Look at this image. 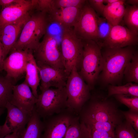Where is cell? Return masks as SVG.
Instances as JSON below:
<instances>
[{
    "label": "cell",
    "mask_w": 138,
    "mask_h": 138,
    "mask_svg": "<svg viewBox=\"0 0 138 138\" xmlns=\"http://www.w3.org/2000/svg\"><path fill=\"white\" fill-rule=\"evenodd\" d=\"M80 121L88 130H98L114 134L116 127L123 120L121 110L107 97L91 96L79 113Z\"/></svg>",
    "instance_id": "1"
},
{
    "label": "cell",
    "mask_w": 138,
    "mask_h": 138,
    "mask_svg": "<svg viewBox=\"0 0 138 138\" xmlns=\"http://www.w3.org/2000/svg\"><path fill=\"white\" fill-rule=\"evenodd\" d=\"M134 46L102 48L103 66L100 75L102 84L114 85L121 81L125 68L136 51Z\"/></svg>",
    "instance_id": "2"
},
{
    "label": "cell",
    "mask_w": 138,
    "mask_h": 138,
    "mask_svg": "<svg viewBox=\"0 0 138 138\" xmlns=\"http://www.w3.org/2000/svg\"><path fill=\"white\" fill-rule=\"evenodd\" d=\"M37 11L30 15L11 50L28 49L33 52L38 47L50 24L45 13Z\"/></svg>",
    "instance_id": "3"
},
{
    "label": "cell",
    "mask_w": 138,
    "mask_h": 138,
    "mask_svg": "<svg viewBox=\"0 0 138 138\" xmlns=\"http://www.w3.org/2000/svg\"><path fill=\"white\" fill-rule=\"evenodd\" d=\"M82 40V59L78 72L91 90L94 88L102 69L101 48L94 41Z\"/></svg>",
    "instance_id": "4"
},
{
    "label": "cell",
    "mask_w": 138,
    "mask_h": 138,
    "mask_svg": "<svg viewBox=\"0 0 138 138\" xmlns=\"http://www.w3.org/2000/svg\"><path fill=\"white\" fill-rule=\"evenodd\" d=\"M73 28L62 29L60 46L64 69L69 76L74 67L79 71L82 59V40L74 33Z\"/></svg>",
    "instance_id": "5"
},
{
    "label": "cell",
    "mask_w": 138,
    "mask_h": 138,
    "mask_svg": "<svg viewBox=\"0 0 138 138\" xmlns=\"http://www.w3.org/2000/svg\"><path fill=\"white\" fill-rule=\"evenodd\" d=\"M67 99L65 87L50 88L41 91L36 99L34 107L40 117L44 119L67 108Z\"/></svg>",
    "instance_id": "6"
},
{
    "label": "cell",
    "mask_w": 138,
    "mask_h": 138,
    "mask_svg": "<svg viewBox=\"0 0 138 138\" xmlns=\"http://www.w3.org/2000/svg\"><path fill=\"white\" fill-rule=\"evenodd\" d=\"M67 108L78 115L90 99V89L75 67L72 69L65 86Z\"/></svg>",
    "instance_id": "7"
},
{
    "label": "cell",
    "mask_w": 138,
    "mask_h": 138,
    "mask_svg": "<svg viewBox=\"0 0 138 138\" xmlns=\"http://www.w3.org/2000/svg\"><path fill=\"white\" fill-rule=\"evenodd\" d=\"M59 46L57 41L54 36L46 32L42 40L33 52L36 61L55 68L64 69Z\"/></svg>",
    "instance_id": "8"
},
{
    "label": "cell",
    "mask_w": 138,
    "mask_h": 138,
    "mask_svg": "<svg viewBox=\"0 0 138 138\" xmlns=\"http://www.w3.org/2000/svg\"><path fill=\"white\" fill-rule=\"evenodd\" d=\"M78 115L68 108L43 119L41 138H64L67 131Z\"/></svg>",
    "instance_id": "9"
},
{
    "label": "cell",
    "mask_w": 138,
    "mask_h": 138,
    "mask_svg": "<svg viewBox=\"0 0 138 138\" xmlns=\"http://www.w3.org/2000/svg\"><path fill=\"white\" fill-rule=\"evenodd\" d=\"M98 15L87 0L78 20L73 29L78 38L82 40H91L97 42Z\"/></svg>",
    "instance_id": "10"
},
{
    "label": "cell",
    "mask_w": 138,
    "mask_h": 138,
    "mask_svg": "<svg viewBox=\"0 0 138 138\" xmlns=\"http://www.w3.org/2000/svg\"><path fill=\"white\" fill-rule=\"evenodd\" d=\"M31 51L28 49L11 50L3 62V69L6 72L5 76L15 83L22 78L25 74L26 64Z\"/></svg>",
    "instance_id": "11"
},
{
    "label": "cell",
    "mask_w": 138,
    "mask_h": 138,
    "mask_svg": "<svg viewBox=\"0 0 138 138\" xmlns=\"http://www.w3.org/2000/svg\"><path fill=\"white\" fill-rule=\"evenodd\" d=\"M7 114L2 125L1 138L14 132H22L25 129L31 117L32 112L27 111L14 106L8 102L5 107Z\"/></svg>",
    "instance_id": "12"
},
{
    "label": "cell",
    "mask_w": 138,
    "mask_h": 138,
    "mask_svg": "<svg viewBox=\"0 0 138 138\" xmlns=\"http://www.w3.org/2000/svg\"><path fill=\"white\" fill-rule=\"evenodd\" d=\"M38 67L41 91L54 87H65L68 75L64 69H58L36 62Z\"/></svg>",
    "instance_id": "13"
},
{
    "label": "cell",
    "mask_w": 138,
    "mask_h": 138,
    "mask_svg": "<svg viewBox=\"0 0 138 138\" xmlns=\"http://www.w3.org/2000/svg\"><path fill=\"white\" fill-rule=\"evenodd\" d=\"M37 2V0H18L16 3L2 9L0 13V28L29 14L31 10L36 8Z\"/></svg>",
    "instance_id": "14"
},
{
    "label": "cell",
    "mask_w": 138,
    "mask_h": 138,
    "mask_svg": "<svg viewBox=\"0 0 138 138\" xmlns=\"http://www.w3.org/2000/svg\"><path fill=\"white\" fill-rule=\"evenodd\" d=\"M138 35L127 27L121 25L113 26L107 39L101 48H120L137 45Z\"/></svg>",
    "instance_id": "15"
},
{
    "label": "cell",
    "mask_w": 138,
    "mask_h": 138,
    "mask_svg": "<svg viewBox=\"0 0 138 138\" xmlns=\"http://www.w3.org/2000/svg\"><path fill=\"white\" fill-rule=\"evenodd\" d=\"M82 8L71 7L52 9L46 14L50 24L56 23L62 29L73 28L80 17Z\"/></svg>",
    "instance_id": "16"
},
{
    "label": "cell",
    "mask_w": 138,
    "mask_h": 138,
    "mask_svg": "<svg viewBox=\"0 0 138 138\" xmlns=\"http://www.w3.org/2000/svg\"><path fill=\"white\" fill-rule=\"evenodd\" d=\"M30 14L13 23L6 25L0 28V41L3 48L4 60L12 48Z\"/></svg>",
    "instance_id": "17"
},
{
    "label": "cell",
    "mask_w": 138,
    "mask_h": 138,
    "mask_svg": "<svg viewBox=\"0 0 138 138\" xmlns=\"http://www.w3.org/2000/svg\"><path fill=\"white\" fill-rule=\"evenodd\" d=\"M36 99L30 88L24 81L19 84L13 85L9 102L19 109L31 112L34 108Z\"/></svg>",
    "instance_id": "18"
},
{
    "label": "cell",
    "mask_w": 138,
    "mask_h": 138,
    "mask_svg": "<svg viewBox=\"0 0 138 138\" xmlns=\"http://www.w3.org/2000/svg\"><path fill=\"white\" fill-rule=\"evenodd\" d=\"M25 74L24 82L29 87L33 94L37 98L38 95L37 89L40 84V79L38 67L32 51L30 53L26 64Z\"/></svg>",
    "instance_id": "19"
},
{
    "label": "cell",
    "mask_w": 138,
    "mask_h": 138,
    "mask_svg": "<svg viewBox=\"0 0 138 138\" xmlns=\"http://www.w3.org/2000/svg\"><path fill=\"white\" fill-rule=\"evenodd\" d=\"M126 0H118L106 5L103 16L113 26L120 25L125 12Z\"/></svg>",
    "instance_id": "20"
},
{
    "label": "cell",
    "mask_w": 138,
    "mask_h": 138,
    "mask_svg": "<svg viewBox=\"0 0 138 138\" xmlns=\"http://www.w3.org/2000/svg\"><path fill=\"white\" fill-rule=\"evenodd\" d=\"M41 118L34 107L26 128L21 133L20 138H41L43 129Z\"/></svg>",
    "instance_id": "21"
},
{
    "label": "cell",
    "mask_w": 138,
    "mask_h": 138,
    "mask_svg": "<svg viewBox=\"0 0 138 138\" xmlns=\"http://www.w3.org/2000/svg\"><path fill=\"white\" fill-rule=\"evenodd\" d=\"M15 83L11 79L0 75V108H5L12 94L13 87Z\"/></svg>",
    "instance_id": "22"
},
{
    "label": "cell",
    "mask_w": 138,
    "mask_h": 138,
    "mask_svg": "<svg viewBox=\"0 0 138 138\" xmlns=\"http://www.w3.org/2000/svg\"><path fill=\"white\" fill-rule=\"evenodd\" d=\"M123 19L127 27L138 35V6L128 5L125 7Z\"/></svg>",
    "instance_id": "23"
},
{
    "label": "cell",
    "mask_w": 138,
    "mask_h": 138,
    "mask_svg": "<svg viewBox=\"0 0 138 138\" xmlns=\"http://www.w3.org/2000/svg\"><path fill=\"white\" fill-rule=\"evenodd\" d=\"M89 137L88 129L84 124L80 121L78 116L68 127L64 138H89Z\"/></svg>",
    "instance_id": "24"
},
{
    "label": "cell",
    "mask_w": 138,
    "mask_h": 138,
    "mask_svg": "<svg viewBox=\"0 0 138 138\" xmlns=\"http://www.w3.org/2000/svg\"><path fill=\"white\" fill-rule=\"evenodd\" d=\"M116 94L138 97V84L128 82L123 86H109L108 89V96Z\"/></svg>",
    "instance_id": "25"
},
{
    "label": "cell",
    "mask_w": 138,
    "mask_h": 138,
    "mask_svg": "<svg viewBox=\"0 0 138 138\" xmlns=\"http://www.w3.org/2000/svg\"><path fill=\"white\" fill-rule=\"evenodd\" d=\"M123 76L127 82L138 83V53L136 51L124 69Z\"/></svg>",
    "instance_id": "26"
},
{
    "label": "cell",
    "mask_w": 138,
    "mask_h": 138,
    "mask_svg": "<svg viewBox=\"0 0 138 138\" xmlns=\"http://www.w3.org/2000/svg\"><path fill=\"white\" fill-rule=\"evenodd\" d=\"M97 39L96 43L101 48L107 39L113 26L105 18L97 17Z\"/></svg>",
    "instance_id": "27"
},
{
    "label": "cell",
    "mask_w": 138,
    "mask_h": 138,
    "mask_svg": "<svg viewBox=\"0 0 138 138\" xmlns=\"http://www.w3.org/2000/svg\"><path fill=\"white\" fill-rule=\"evenodd\" d=\"M114 136V138H138V133L125 120L116 127Z\"/></svg>",
    "instance_id": "28"
},
{
    "label": "cell",
    "mask_w": 138,
    "mask_h": 138,
    "mask_svg": "<svg viewBox=\"0 0 138 138\" xmlns=\"http://www.w3.org/2000/svg\"><path fill=\"white\" fill-rule=\"evenodd\" d=\"M87 1L86 0H53L52 9L71 7L82 8Z\"/></svg>",
    "instance_id": "29"
},
{
    "label": "cell",
    "mask_w": 138,
    "mask_h": 138,
    "mask_svg": "<svg viewBox=\"0 0 138 138\" xmlns=\"http://www.w3.org/2000/svg\"><path fill=\"white\" fill-rule=\"evenodd\" d=\"M114 95L119 101L127 106L129 110L138 111V97L121 94Z\"/></svg>",
    "instance_id": "30"
},
{
    "label": "cell",
    "mask_w": 138,
    "mask_h": 138,
    "mask_svg": "<svg viewBox=\"0 0 138 138\" xmlns=\"http://www.w3.org/2000/svg\"><path fill=\"white\" fill-rule=\"evenodd\" d=\"M125 120L133 129L138 132V111L130 110L127 111H121Z\"/></svg>",
    "instance_id": "31"
},
{
    "label": "cell",
    "mask_w": 138,
    "mask_h": 138,
    "mask_svg": "<svg viewBox=\"0 0 138 138\" xmlns=\"http://www.w3.org/2000/svg\"><path fill=\"white\" fill-rule=\"evenodd\" d=\"M53 0H37V11L47 13L52 9Z\"/></svg>",
    "instance_id": "32"
},
{
    "label": "cell",
    "mask_w": 138,
    "mask_h": 138,
    "mask_svg": "<svg viewBox=\"0 0 138 138\" xmlns=\"http://www.w3.org/2000/svg\"><path fill=\"white\" fill-rule=\"evenodd\" d=\"M88 2L91 7L99 15H103L106 5L104 4V0H89Z\"/></svg>",
    "instance_id": "33"
},
{
    "label": "cell",
    "mask_w": 138,
    "mask_h": 138,
    "mask_svg": "<svg viewBox=\"0 0 138 138\" xmlns=\"http://www.w3.org/2000/svg\"><path fill=\"white\" fill-rule=\"evenodd\" d=\"M18 0H0V5L2 9L12 4L16 3Z\"/></svg>",
    "instance_id": "34"
},
{
    "label": "cell",
    "mask_w": 138,
    "mask_h": 138,
    "mask_svg": "<svg viewBox=\"0 0 138 138\" xmlns=\"http://www.w3.org/2000/svg\"><path fill=\"white\" fill-rule=\"evenodd\" d=\"M4 60L3 48L2 43L0 41V72L3 70V62Z\"/></svg>",
    "instance_id": "35"
},
{
    "label": "cell",
    "mask_w": 138,
    "mask_h": 138,
    "mask_svg": "<svg viewBox=\"0 0 138 138\" xmlns=\"http://www.w3.org/2000/svg\"><path fill=\"white\" fill-rule=\"evenodd\" d=\"M22 132H14L6 135L3 138H20Z\"/></svg>",
    "instance_id": "36"
},
{
    "label": "cell",
    "mask_w": 138,
    "mask_h": 138,
    "mask_svg": "<svg viewBox=\"0 0 138 138\" xmlns=\"http://www.w3.org/2000/svg\"><path fill=\"white\" fill-rule=\"evenodd\" d=\"M125 3L131 5L138 6V0H126Z\"/></svg>",
    "instance_id": "37"
},
{
    "label": "cell",
    "mask_w": 138,
    "mask_h": 138,
    "mask_svg": "<svg viewBox=\"0 0 138 138\" xmlns=\"http://www.w3.org/2000/svg\"><path fill=\"white\" fill-rule=\"evenodd\" d=\"M5 108H0V117L1 115L4 112ZM2 128V125H0V138H1V132Z\"/></svg>",
    "instance_id": "38"
},
{
    "label": "cell",
    "mask_w": 138,
    "mask_h": 138,
    "mask_svg": "<svg viewBox=\"0 0 138 138\" xmlns=\"http://www.w3.org/2000/svg\"><path fill=\"white\" fill-rule=\"evenodd\" d=\"M118 0H104L103 3L107 5L111 4L117 1Z\"/></svg>",
    "instance_id": "39"
},
{
    "label": "cell",
    "mask_w": 138,
    "mask_h": 138,
    "mask_svg": "<svg viewBox=\"0 0 138 138\" xmlns=\"http://www.w3.org/2000/svg\"><path fill=\"white\" fill-rule=\"evenodd\" d=\"M107 138H114V134H111Z\"/></svg>",
    "instance_id": "40"
}]
</instances>
